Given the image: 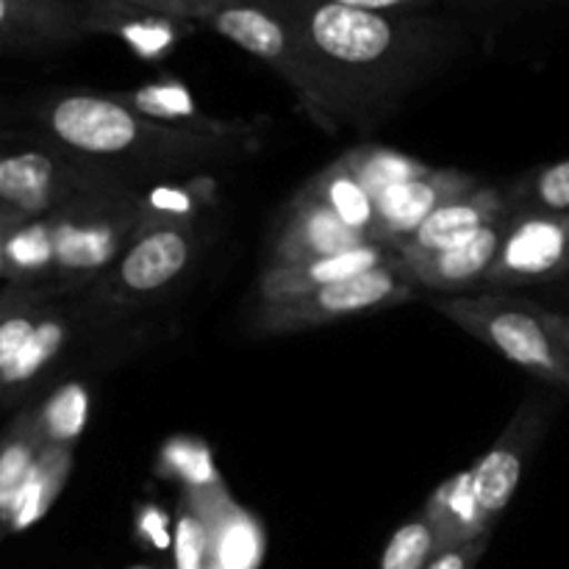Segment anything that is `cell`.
Segmentation results:
<instances>
[{
    "mask_svg": "<svg viewBox=\"0 0 569 569\" xmlns=\"http://www.w3.org/2000/svg\"><path fill=\"white\" fill-rule=\"evenodd\" d=\"M422 515L428 517L433 537H437V553L492 533V526L483 520L481 509H478L476 498H472L470 472H461V476L445 481L431 495Z\"/></svg>",
    "mask_w": 569,
    "mask_h": 569,
    "instance_id": "20",
    "label": "cell"
},
{
    "mask_svg": "<svg viewBox=\"0 0 569 569\" xmlns=\"http://www.w3.org/2000/svg\"><path fill=\"white\" fill-rule=\"evenodd\" d=\"M22 220H28V217L14 214V211H0V281H6V272H9V239Z\"/></svg>",
    "mask_w": 569,
    "mask_h": 569,
    "instance_id": "35",
    "label": "cell"
},
{
    "mask_svg": "<svg viewBox=\"0 0 569 569\" xmlns=\"http://www.w3.org/2000/svg\"><path fill=\"white\" fill-rule=\"evenodd\" d=\"M0 211H9V209H3V206H0Z\"/></svg>",
    "mask_w": 569,
    "mask_h": 569,
    "instance_id": "41",
    "label": "cell"
},
{
    "mask_svg": "<svg viewBox=\"0 0 569 569\" xmlns=\"http://www.w3.org/2000/svg\"><path fill=\"white\" fill-rule=\"evenodd\" d=\"M187 503L203 520L211 542V561L220 569H259L264 533L259 522L231 500L222 481L187 489Z\"/></svg>",
    "mask_w": 569,
    "mask_h": 569,
    "instance_id": "15",
    "label": "cell"
},
{
    "mask_svg": "<svg viewBox=\"0 0 569 569\" xmlns=\"http://www.w3.org/2000/svg\"><path fill=\"white\" fill-rule=\"evenodd\" d=\"M3 533H6V531H3V528H0V539H3Z\"/></svg>",
    "mask_w": 569,
    "mask_h": 569,
    "instance_id": "40",
    "label": "cell"
},
{
    "mask_svg": "<svg viewBox=\"0 0 569 569\" xmlns=\"http://www.w3.org/2000/svg\"><path fill=\"white\" fill-rule=\"evenodd\" d=\"M509 214H515V211L509 209V200H506L503 192L492 187H476L472 192L461 194V198L450 200L442 209L433 211L403 244L395 248V253L400 259H417V256L453 248V244L476 237L489 222Z\"/></svg>",
    "mask_w": 569,
    "mask_h": 569,
    "instance_id": "17",
    "label": "cell"
},
{
    "mask_svg": "<svg viewBox=\"0 0 569 569\" xmlns=\"http://www.w3.org/2000/svg\"><path fill=\"white\" fill-rule=\"evenodd\" d=\"M548 420L550 400H545L542 395H531L511 417L492 450L472 470H467L470 472L472 498H476L478 509L489 526H495L498 517L509 509L511 498L522 481V470H526L533 448L542 439Z\"/></svg>",
    "mask_w": 569,
    "mask_h": 569,
    "instance_id": "10",
    "label": "cell"
},
{
    "mask_svg": "<svg viewBox=\"0 0 569 569\" xmlns=\"http://www.w3.org/2000/svg\"><path fill=\"white\" fill-rule=\"evenodd\" d=\"M350 228L365 233L370 239L372 226H376V200L359 183V178L348 170L342 159L333 161L328 170H322L315 181L309 183Z\"/></svg>",
    "mask_w": 569,
    "mask_h": 569,
    "instance_id": "23",
    "label": "cell"
},
{
    "mask_svg": "<svg viewBox=\"0 0 569 569\" xmlns=\"http://www.w3.org/2000/svg\"><path fill=\"white\" fill-rule=\"evenodd\" d=\"M342 161L348 164V170L359 178L361 187L372 194V200L381 192H387V189L398 187V183L415 181V178L433 170V167L422 164V161L411 159V156L398 153V150L389 148H376V144H365V148L350 150V153L342 156Z\"/></svg>",
    "mask_w": 569,
    "mask_h": 569,
    "instance_id": "24",
    "label": "cell"
},
{
    "mask_svg": "<svg viewBox=\"0 0 569 569\" xmlns=\"http://www.w3.org/2000/svg\"><path fill=\"white\" fill-rule=\"evenodd\" d=\"M44 445L48 442L39 426L37 403H26L0 437V528L3 531Z\"/></svg>",
    "mask_w": 569,
    "mask_h": 569,
    "instance_id": "19",
    "label": "cell"
},
{
    "mask_svg": "<svg viewBox=\"0 0 569 569\" xmlns=\"http://www.w3.org/2000/svg\"><path fill=\"white\" fill-rule=\"evenodd\" d=\"M542 320L548 326V331L553 333V339L559 342V348L565 350L567 361H569V315H559V311L542 309Z\"/></svg>",
    "mask_w": 569,
    "mask_h": 569,
    "instance_id": "36",
    "label": "cell"
},
{
    "mask_svg": "<svg viewBox=\"0 0 569 569\" xmlns=\"http://www.w3.org/2000/svg\"><path fill=\"white\" fill-rule=\"evenodd\" d=\"M139 533H142L148 542L164 548L167 545V517L153 506V509H148L142 517H139Z\"/></svg>",
    "mask_w": 569,
    "mask_h": 569,
    "instance_id": "34",
    "label": "cell"
},
{
    "mask_svg": "<svg viewBox=\"0 0 569 569\" xmlns=\"http://www.w3.org/2000/svg\"><path fill=\"white\" fill-rule=\"evenodd\" d=\"M506 200H509L511 211L569 214V159L533 170L511 189Z\"/></svg>",
    "mask_w": 569,
    "mask_h": 569,
    "instance_id": "25",
    "label": "cell"
},
{
    "mask_svg": "<svg viewBox=\"0 0 569 569\" xmlns=\"http://www.w3.org/2000/svg\"><path fill=\"white\" fill-rule=\"evenodd\" d=\"M120 317L126 315L106 309L87 292L53 295L42 306L28 342L0 372V406H14L20 400L31 403L44 383L76 361V350L83 339L94 337L100 328H111Z\"/></svg>",
    "mask_w": 569,
    "mask_h": 569,
    "instance_id": "8",
    "label": "cell"
},
{
    "mask_svg": "<svg viewBox=\"0 0 569 569\" xmlns=\"http://www.w3.org/2000/svg\"><path fill=\"white\" fill-rule=\"evenodd\" d=\"M456 3H489L509 9H537V6H569V0H456Z\"/></svg>",
    "mask_w": 569,
    "mask_h": 569,
    "instance_id": "37",
    "label": "cell"
},
{
    "mask_svg": "<svg viewBox=\"0 0 569 569\" xmlns=\"http://www.w3.org/2000/svg\"><path fill=\"white\" fill-rule=\"evenodd\" d=\"M328 3L365 11H387V14H431L445 0H328Z\"/></svg>",
    "mask_w": 569,
    "mask_h": 569,
    "instance_id": "33",
    "label": "cell"
},
{
    "mask_svg": "<svg viewBox=\"0 0 569 569\" xmlns=\"http://www.w3.org/2000/svg\"><path fill=\"white\" fill-rule=\"evenodd\" d=\"M206 569H220V567H217V565H214V561H211V565H209V567H206Z\"/></svg>",
    "mask_w": 569,
    "mask_h": 569,
    "instance_id": "39",
    "label": "cell"
},
{
    "mask_svg": "<svg viewBox=\"0 0 569 569\" xmlns=\"http://www.w3.org/2000/svg\"><path fill=\"white\" fill-rule=\"evenodd\" d=\"M164 465L172 467L178 478H183L187 489H200V487H209V483L220 481L211 467L209 453L203 450V445H194V442H183V439H172L164 450Z\"/></svg>",
    "mask_w": 569,
    "mask_h": 569,
    "instance_id": "31",
    "label": "cell"
},
{
    "mask_svg": "<svg viewBox=\"0 0 569 569\" xmlns=\"http://www.w3.org/2000/svg\"><path fill=\"white\" fill-rule=\"evenodd\" d=\"M361 244H370V239L350 228L315 189L306 187L289 209L281 237L272 250V264H306V261L348 253Z\"/></svg>",
    "mask_w": 569,
    "mask_h": 569,
    "instance_id": "14",
    "label": "cell"
},
{
    "mask_svg": "<svg viewBox=\"0 0 569 569\" xmlns=\"http://www.w3.org/2000/svg\"><path fill=\"white\" fill-rule=\"evenodd\" d=\"M437 309L503 359L569 392V361L545 326L542 306L506 295H481L445 300Z\"/></svg>",
    "mask_w": 569,
    "mask_h": 569,
    "instance_id": "7",
    "label": "cell"
},
{
    "mask_svg": "<svg viewBox=\"0 0 569 569\" xmlns=\"http://www.w3.org/2000/svg\"><path fill=\"white\" fill-rule=\"evenodd\" d=\"M103 3L172 22H206L220 0H103Z\"/></svg>",
    "mask_w": 569,
    "mask_h": 569,
    "instance_id": "30",
    "label": "cell"
},
{
    "mask_svg": "<svg viewBox=\"0 0 569 569\" xmlns=\"http://www.w3.org/2000/svg\"><path fill=\"white\" fill-rule=\"evenodd\" d=\"M31 292H33V289L11 287V283L6 289H0V320H3V317L9 315L11 309H17V306H20L22 300H26Z\"/></svg>",
    "mask_w": 569,
    "mask_h": 569,
    "instance_id": "38",
    "label": "cell"
},
{
    "mask_svg": "<svg viewBox=\"0 0 569 569\" xmlns=\"http://www.w3.org/2000/svg\"><path fill=\"white\" fill-rule=\"evenodd\" d=\"M437 556V537L426 515H417L389 539L381 569H428Z\"/></svg>",
    "mask_w": 569,
    "mask_h": 569,
    "instance_id": "27",
    "label": "cell"
},
{
    "mask_svg": "<svg viewBox=\"0 0 569 569\" xmlns=\"http://www.w3.org/2000/svg\"><path fill=\"white\" fill-rule=\"evenodd\" d=\"M128 109L150 117L156 122L176 128H189V131L217 133V137H244L248 128L242 122H220L206 117L198 106L192 103L189 92L178 83H150V87L133 89V92H111Z\"/></svg>",
    "mask_w": 569,
    "mask_h": 569,
    "instance_id": "21",
    "label": "cell"
},
{
    "mask_svg": "<svg viewBox=\"0 0 569 569\" xmlns=\"http://www.w3.org/2000/svg\"><path fill=\"white\" fill-rule=\"evenodd\" d=\"M489 537H492V533L472 539V542L456 545V548L450 550H442V553L433 556V561L428 565V569H476L478 561H481V556L487 553Z\"/></svg>",
    "mask_w": 569,
    "mask_h": 569,
    "instance_id": "32",
    "label": "cell"
},
{
    "mask_svg": "<svg viewBox=\"0 0 569 569\" xmlns=\"http://www.w3.org/2000/svg\"><path fill=\"white\" fill-rule=\"evenodd\" d=\"M39 426H42L44 442L53 445H76L87 426L89 395L81 383L70 381L56 387V392L48 400H39Z\"/></svg>",
    "mask_w": 569,
    "mask_h": 569,
    "instance_id": "26",
    "label": "cell"
},
{
    "mask_svg": "<svg viewBox=\"0 0 569 569\" xmlns=\"http://www.w3.org/2000/svg\"><path fill=\"white\" fill-rule=\"evenodd\" d=\"M133 187L117 172L44 144L0 142V206L14 214L48 217L87 194Z\"/></svg>",
    "mask_w": 569,
    "mask_h": 569,
    "instance_id": "4",
    "label": "cell"
},
{
    "mask_svg": "<svg viewBox=\"0 0 569 569\" xmlns=\"http://www.w3.org/2000/svg\"><path fill=\"white\" fill-rule=\"evenodd\" d=\"M417 283L400 259L361 272L348 281L320 287L315 292L295 295L281 300H261L253 315V328L259 333H295L306 328L326 326L365 311H381L389 306H400L415 298Z\"/></svg>",
    "mask_w": 569,
    "mask_h": 569,
    "instance_id": "9",
    "label": "cell"
},
{
    "mask_svg": "<svg viewBox=\"0 0 569 569\" xmlns=\"http://www.w3.org/2000/svg\"><path fill=\"white\" fill-rule=\"evenodd\" d=\"M48 237V272L42 292H87L117 264L144 226V194L133 187L87 194L42 217Z\"/></svg>",
    "mask_w": 569,
    "mask_h": 569,
    "instance_id": "3",
    "label": "cell"
},
{
    "mask_svg": "<svg viewBox=\"0 0 569 569\" xmlns=\"http://www.w3.org/2000/svg\"><path fill=\"white\" fill-rule=\"evenodd\" d=\"M206 26L244 53L267 61L278 76L287 78L315 114H333L345 103V94L331 76L317 64L311 50L276 11L250 0H220Z\"/></svg>",
    "mask_w": 569,
    "mask_h": 569,
    "instance_id": "6",
    "label": "cell"
},
{
    "mask_svg": "<svg viewBox=\"0 0 569 569\" xmlns=\"http://www.w3.org/2000/svg\"><path fill=\"white\" fill-rule=\"evenodd\" d=\"M478 187L476 176L459 170H431L415 181L398 183L376 198V226L370 231V242L383 248L403 244L433 211L442 209L450 200L472 192Z\"/></svg>",
    "mask_w": 569,
    "mask_h": 569,
    "instance_id": "13",
    "label": "cell"
},
{
    "mask_svg": "<svg viewBox=\"0 0 569 569\" xmlns=\"http://www.w3.org/2000/svg\"><path fill=\"white\" fill-rule=\"evenodd\" d=\"M509 226L511 214L489 222L476 237L465 239V242L453 244V248L417 256V259H400V256L398 259L403 261L417 287L437 289V292L439 289H445V292L472 289L478 283H487V276L495 267V259H498L500 244H503Z\"/></svg>",
    "mask_w": 569,
    "mask_h": 569,
    "instance_id": "16",
    "label": "cell"
},
{
    "mask_svg": "<svg viewBox=\"0 0 569 569\" xmlns=\"http://www.w3.org/2000/svg\"><path fill=\"white\" fill-rule=\"evenodd\" d=\"M395 259H398V253H395L392 248H383V244L370 242V244H361V248L356 250H348V253L306 261V264H292V267L272 264L270 270L261 276L259 295L261 300L295 298V295L315 292V289L348 281V278L361 276V272L378 270V267L389 264V261Z\"/></svg>",
    "mask_w": 569,
    "mask_h": 569,
    "instance_id": "18",
    "label": "cell"
},
{
    "mask_svg": "<svg viewBox=\"0 0 569 569\" xmlns=\"http://www.w3.org/2000/svg\"><path fill=\"white\" fill-rule=\"evenodd\" d=\"M569 272V214L515 211L487 283H548Z\"/></svg>",
    "mask_w": 569,
    "mask_h": 569,
    "instance_id": "11",
    "label": "cell"
},
{
    "mask_svg": "<svg viewBox=\"0 0 569 569\" xmlns=\"http://www.w3.org/2000/svg\"><path fill=\"white\" fill-rule=\"evenodd\" d=\"M44 139L126 181L142 176H183L239 153L242 137L164 126L128 109L114 94L59 92L37 109Z\"/></svg>",
    "mask_w": 569,
    "mask_h": 569,
    "instance_id": "2",
    "label": "cell"
},
{
    "mask_svg": "<svg viewBox=\"0 0 569 569\" xmlns=\"http://www.w3.org/2000/svg\"><path fill=\"white\" fill-rule=\"evenodd\" d=\"M72 470V448L70 445H44L42 456H39L37 467L28 476L26 487H22L20 498H17L14 509H11L9 526H6V533H17L31 528L33 522L42 520L48 515L50 506L56 503V498L64 489L67 478H70Z\"/></svg>",
    "mask_w": 569,
    "mask_h": 569,
    "instance_id": "22",
    "label": "cell"
},
{
    "mask_svg": "<svg viewBox=\"0 0 569 569\" xmlns=\"http://www.w3.org/2000/svg\"><path fill=\"white\" fill-rule=\"evenodd\" d=\"M276 11L348 98L361 83L420 76L461 48V28L431 14H387L328 0H250Z\"/></svg>",
    "mask_w": 569,
    "mask_h": 569,
    "instance_id": "1",
    "label": "cell"
},
{
    "mask_svg": "<svg viewBox=\"0 0 569 569\" xmlns=\"http://www.w3.org/2000/svg\"><path fill=\"white\" fill-rule=\"evenodd\" d=\"M200 250L194 220H144L117 264L100 276L87 295L117 315L148 309L156 298L176 287Z\"/></svg>",
    "mask_w": 569,
    "mask_h": 569,
    "instance_id": "5",
    "label": "cell"
},
{
    "mask_svg": "<svg viewBox=\"0 0 569 569\" xmlns=\"http://www.w3.org/2000/svg\"><path fill=\"white\" fill-rule=\"evenodd\" d=\"M211 565V542L203 520L192 506H183L176 522V569H206Z\"/></svg>",
    "mask_w": 569,
    "mask_h": 569,
    "instance_id": "29",
    "label": "cell"
},
{
    "mask_svg": "<svg viewBox=\"0 0 569 569\" xmlns=\"http://www.w3.org/2000/svg\"><path fill=\"white\" fill-rule=\"evenodd\" d=\"M50 298H53L50 292L33 289L17 309H11L9 315L0 320V372L14 361V356L22 350V345L28 342L39 315H42V306L48 303Z\"/></svg>",
    "mask_w": 569,
    "mask_h": 569,
    "instance_id": "28",
    "label": "cell"
},
{
    "mask_svg": "<svg viewBox=\"0 0 569 569\" xmlns=\"http://www.w3.org/2000/svg\"><path fill=\"white\" fill-rule=\"evenodd\" d=\"M100 33L94 0H0V53H48Z\"/></svg>",
    "mask_w": 569,
    "mask_h": 569,
    "instance_id": "12",
    "label": "cell"
}]
</instances>
